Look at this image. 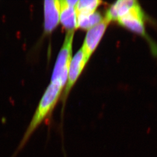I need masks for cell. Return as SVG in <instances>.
I'll return each mask as SVG.
<instances>
[{
  "label": "cell",
  "instance_id": "1",
  "mask_svg": "<svg viewBox=\"0 0 157 157\" xmlns=\"http://www.w3.org/2000/svg\"><path fill=\"white\" fill-rule=\"evenodd\" d=\"M64 85L59 80L51 82L40 100L35 113L26 129L22 139L12 157H15L24 148L38 128L51 114L55 108Z\"/></svg>",
  "mask_w": 157,
  "mask_h": 157
},
{
  "label": "cell",
  "instance_id": "2",
  "mask_svg": "<svg viewBox=\"0 0 157 157\" xmlns=\"http://www.w3.org/2000/svg\"><path fill=\"white\" fill-rule=\"evenodd\" d=\"M74 35V31H67L64 43L56 59L51 82L59 80L64 86L67 82L69 69L72 59V44Z\"/></svg>",
  "mask_w": 157,
  "mask_h": 157
},
{
  "label": "cell",
  "instance_id": "3",
  "mask_svg": "<svg viewBox=\"0 0 157 157\" xmlns=\"http://www.w3.org/2000/svg\"><path fill=\"white\" fill-rule=\"evenodd\" d=\"M109 23V22L104 18L100 23L90 29L87 32L82 47L87 62L99 44Z\"/></svg>",
  "mask_w": 157,
  "mask_h": 157
},
{
  "label": "cell",
  "instance_id": "4",
  "mask_svg": "<svg viewBox=\"0 0 157 157\" xmlns=\"http://www.w3.org/2000/svg\"><path fill=\"white\" fill-rule=\"evenodd\" d=\"M144 18L142 9L138 4L131 8L127 13L120 18L117 21L121 25L129 30L139 34L144 35L145 28Z\"/></svg>",
  "mask_w": 157,
  "mask_h": 157
},
{
  "label": "cell",
  "instance_id": "5",
  "mask_svg": "<svg viewBox=\"0 0 157 157\" xmlns=\"http://www.w3.org/2000/svg\"><path fill=\"white\" fill-rule=\"evenodd\" d=\"M86 63L87 61L85 58V54L81 48L71 60L69 69L67 84L63 97V101H64L67 98L70 90L76 82Z\"/></svg>",
  "mask_w": 157,
  "mask_h": 157
},
{
  "label": "cell",
  "instance_id": "6",
  "mask_svg": "<svg viewBox=\"0 0 157 157\" xmlns=\"http://www.w3.org/2000/svg\"><path fill=\"white\" fill-rule=\"evenodd\" d=\"M44 30L50 33L59 22L60 4L58 0H48L44 2Z\"/></svg>",
  "mask_w": 157,
  "mask_h": 157
},
{
  "label": "cell",
  "instance_id": "7",
  "mask_svg": "<svg viewBox=\"0 0 157 157\" xmlns=\"http://www.w3.org/2000/svg\"><path fill=\"white\" fill-rule=\"evenodd\" d=\"M137 4L138 2L134 0H120L116 2L107 11L105 18L109 22L117 21Z\"/></svg>",
  "mask_w": 157,
  "mask_h": 157
},
{
  "label": "cell",
  "instance_id": "8",
  "mask_svg": "<svg viewBox=\"0 0 157 157\" xmlns=\"http://www.w3.org/2000/svg\"><path fill=\"white\" fill-rule=\"evenodd\" d=\"M60 17L59 21L68 31H74L78 28L77 14L75 8L69 6L65 0L59 1Z\"/></svg>",
  "mask_w": 157,
  "mask_h": 157
},
{
  "label": "cell",
  "instance_id": "9",
  "mask_svg": "<svg viewBox=\"0 0 157 157\" xmlns=\"http://www.w3.org/2000/svg\"><path fill=\"white\" fill-rule=\"evenodd\" d=\"M77 26L84 30H90L103 20L99 12L87 15H77Z\"/></svg>",
  "mask_w": 157,
  "mask_h": 157
},
{
  "label": "cell",
  "instance_id": "10",
  "mask_svg": "<svg viewBox=\"0 0 157 157\" xmlns=\"http://www.w3.org/2000/svg\"><path fill=\"white\" fill-rule=\"evenodd\" d=\"M102 1L98 0L78 1L75 10L77 15H87L94 13Z\"/></svg>",
  "mask_w": 157,
  "mask_h": 157
},
{
  "label": "cell",
  "instance_id": "11",
  "mask_svg": "<svg viewBox=\"0 0 157 157\" xmlns=\"http://www.w3.org/2000/svg\"><path fill=\"white\" fill-rule=\"evenodd\" d=\"M65 1L68 5L75 8L77 6V3L78 2V1H71V0H65Z\"/></svg>",
  "mask_w": 157,
  "mask_h": 157
}]
</instances>
